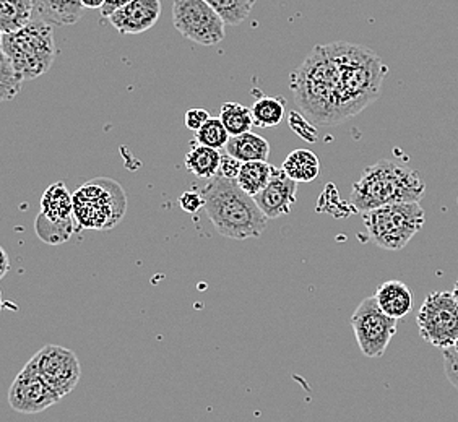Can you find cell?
Here are the masks:
<instances>
[{
    "label": "cell",
    "mask_w": 458,
    "mask_h": 422,
    "mask_svg": "<svg viewBox=\"0 0 458 422\" xmlns=\"http://www.w3.org/2000/svg\"><path fill=\"white\" fill-rule=\"evenodd\" d=\"M0 43L2 54L9 57L25 81L45 75L55 61L53 25L38 18L18 31L2 33Z\"/></svg>",
    "instance_id": "5"
},
{
    "label": "cell",
    "mask_w": 458,
    "mask_h": 422,
    "mask_svg": "<svg viewBox=\"0 0 458 422\" xmlns=\"http://www.w3.org/2000/svg\"><path fill=\"white\" fill-rule=\"evenodd\" d=\"M33 18L53 27H67L85 15V5L77 0H33Z\"/></svg>",
    "instance_id": "16"
},
{
    "label": "cell",
    "mask_w": 458,
    "mask_h": 422,
    "mask_svg": "<svg viewBox=\"0 0 458 422\" xmlns=\"http://www.w3.org/2000/svg\"><path fill=\"white\" fill-rule=\"evenodd\" d=\"M41 210L35 221L36 236L49 246L67 242L79 228L73 213V195L62 181L46 189L41 197Z\"/></svg>",
    "instance_id": "8"
},
{
    "label": "cell",
    "mask_w": 458,
    "mask_h": 422,
    "mask_svg": "<svg viewBox=\"0 0 458 422\" xmlns=\"http://www.w3.org/2000/svg\"><path fill=\"white\" fill-rule=\"evenodd\" d=\"M77 2H81V0H77Z\"/></svg>",
    "instance_id": "38"
},
{
    "label": "cell",
    "mask_w": 458,
    "mask_h": 422,
    "mask_svg": "<svg viewBox=\"0 0 458 422\" xmlns=\"http://www.w3.org/2000/svg\"><path fill=\"white\" fill-rule=\"evenodd\" d=\"M416 322L424 342L441 350L454 348L458 342V300L454 292L428 294Z\"/></svg>",
    "instance_id": "9"
},
{
    "label": "cell",
    "mask_w": 458,
    "mask_h": 422,
    "mask_svg": "<svg viewBox=\"0 0 458 422\" xmlns=\"http://www.w3.org/2000/svg\"><path fill=\"white\" fill-rule=\"evenodd\" d=\"M220 119L231 137L250 132L254 125L252 111L239 103H225L221 107Z\"/></svg>",
    "instance_id": "24"
},
{
    "label": "cell",
    "mask_w": 458,
    "mask_h": 422,
    "mask_svg": "<svg viewBox=\"0 0 458 422\" xmlns=\"http://www.w3.org/2000/svg\"><path fill=\"white\" fill-rule=\"evenodd\" d=\"M442 358H444L445 377L449 378L450 384L458 390V350L455 348L442 350Z\"/></svg>",
    "instance_id": "29"
},
{
    "label": "cell",
    "mask_w": 458,
    "mask_h": 422,
    "mask_svg": "<svg viewBox=\"0 0 458 422\" xmlns=\"http://www.w3.org/2000/svg\"><path fill=\"white\" fill-rule=\"evenodd\" d=\"M283 171L296 182H312L320 173L318 158L309 150H294L283 161Z\"/></svg>",
    "instance_id": "20"
},
{
    "label": "cell",
    "mask_w": 458,
    "mask_h": 422,
    "mask_svg": "<svg viewBox=\"0 0 458 422\" xmlns=\"http://www.w3.org/2000/svg\"><path fill=\"white\" fill-rule=\"evenodd\" d=\"M426 215L418 202L392 203L362 213L370 241L386 250H402L423 229Z\"/></svg>",
    "instance_id": "7"
},
{
    "label": "cell",
    "mask_w": 458,
    "mask_h": 422,
    "mask_svg": "<svg viewBox=\"0 0 458 422\" xmlns=\"http://www.w3.org/2000/svg\"><path fill=\"white\" fill-rule=\"evenodd\" d=\"M173 25L197 45H218L226 36L225 20L207 0H174Z\"/></svg>",
    "instance_id": "10"
},
{
    "label": "cell",
    "mask_w": 458,
    "mask_h": 422,
    "mask_svg": "<svg viewBox=\"0 0 458 422\" xmlns=\"http://www.w3.org/2000/svg\"><path fill=\"white\" fill-rule=\"evenodd\" d=\"M457 203H458V197H457Z\"/></svg>",
    "instance_id": "39"
},
{
    "label": "cell",
    "mask_w": 458,
    "mask_h": 422,
    "mask_svg": "<svg viewBox=\"0 0 458 422\" xmlns=\"http://www.w3.org/2000/svg\"><path fill=\"white\" fill-rule=\"evenodd\" d=\"M202 195L205 213L223 238L246 241L264 234L268 218L236 181L213 177L203 187Z\"/></svg>",
    "instance_id": "2"
},
{
    "label": "cell",
    "mask_w": 458,
    "mask_h": 422,
    "mask_svg": "<svg viewBox=\"0 0 458 422\" xmlns=\"http://www.w3.org/2000/svg\"><path fill=\"white\" fill-rule=\"evenodd\" d=\"M2 257H4V260H2V264H4V266H2V272H0V276L4 278L5 276V273H7V266H9V258H7V254H5V250L2 249Z\"/></svg>",
    "instance_id": "35"
},
{
    "label": "cell",
    "mask_w": 458,
    "mask_h": 422,
    "mask_svg": "<svg viewBox=\"0 0 458 422\" xmlns=\"http://www.w3.org/2000/svg\"><path fill=\"white\" fill-rule=\"evenodd\" d=\"M23 81L25 80L18 75L9 57L0 53V99L12 101L13 97H17Z\"/></svg>",
    "instance_id": "27"
},
{
    "label": "cell",
    "mask_w": 458,
    "mask_h": 422,
    "mask_svg": "<svg viewBox=\"0 0 458 422\" xmlns=\"http://www.w3.org/2000/svg\"><path fill=\"white\" fill-rule=\"evenodd\" d=\"M208 119H210V113H208V111L199 109V107L189 109V111L185 113V127H187L189 131H192V132H197V131L202 129L205 123L208 122Z\"/></svg>",
    "instance_id": "31"
},
{
    "label": "cell",
    "mask_w": 458,
    "mask_h": 422,
    "mask_svg": "<svg viewBox=\"0 0 458 422\" xmlns=\"http://www.w3.org/2000/svg\"><path fill=\"white\" fill-rule=\"evenodd\" d=\"M454 296H455V298H457L458 300V282L455 283V288H454Z\"/></svg>",
    "instance_id": "36"
},
{
    "label": "cell",
    "mask_w": 458,
    "mask_h": 422,
    "mask_svg": "<svg viewBox=\"0 0 458 422\" xmlns=\"http://www.w3.org/2000/svg\"><path fill=\"white\" fill-rule=\"evenodd\" d=\"M226 153L239 159L241 163L267 161L270 156V143L257 133H241L229 139Z\"/></svg>",
    "instance_id": "18"
},
{
    "label": "cell",
    "mask_w": 458,
    "mask_h": 422,
    "mask_svg": "<svg viewBox=\"0 0 458 422\" xmlns=\"http://www.w3.org/2000/svg\"><path fill=\"white\" fill-rule=\"evenodd\" d=\"M344 71L342 121L360 114L380 95L382 81L387 73L379 55L368 47L352 43H332Z\"/></svg>",
    "instance_id": "4"
},
{
    "label": "cell",
    "mask_w": 458,
    "mask_h": 422,
    "mask_svg": "<svg viewBox=\"0 0 458 422\" xmlns=\"http://www.w3.org/2000/svg\"><path fill=\"white\" fill-rule=\"evenodd\" d=\"M179 207L185 213L195 215L200 208H205V198H203L202 192H195V190L182 192V195L179 197Z\"/></svg>",
    "instance_id": "30"
},
{
    "label": "cell",
    "mask_w": 458,
    "mask_h": 422,
    "mask_svg": "<svg viewBox=\"0 0 458 422\" xmlns=\"http://www.w3.org/2000/svg\"><path fill=\"white\" fill-rule=\"evenodd\" d=\"M454 348H455V350H458V342H457V344H455V346H454Z\"/></svg>",
    "instance_id": "37"
},
{
    "label": "cell",
    "mask_w": 458,
    "mask_h": 422,
    "mask_svg": "<svg viewBox=\"0 0 458 422\" xmlns=\"http://www.w3.org/2000/svg\"><path fill=\"white\" fill-rule=\"evenodd\" d=\"M290 125L294 133L300 135L302 140L309 141V143L318 140V131L306 115L293 111L290 114Z\"/></svg>",
    "instance_id": "28"
},
{
    "label": "cell",
    "mask_w": 458,
    "mask_h": 422,
    "mask_svg": "<svg viewBox=\"0 0 458 422\" xmlns=\"http://www.w3.org/2000/svg\"><path fill=\"white\" fill-rule=\"evenodd\" d=\"M298 182L293 181L283 169L274 167V174L260 194L254 197L259 208L268 220H276L290 215L293 205L298 202Z\"/></svg>",
    "instance_id": "14"
},
{
    "label": "cell",
    "mask_w": 458,
    "mask_h": 422,
    "mask_svg": "<svg viewBox=\"0 0 458 422\" xmlns=\"http://www.w3.org/2000/svg\"><path fill=\"white\" fill-rule=\"evenodd\" d=\"M426 184L420 174L394 161L382 159L366 167L352 190V207L361 213L392 203L421 202Z\"/></svg>",
    "instance_id": "3"
},
{
    "label": "cell",
    "mask_w": 458,
    "mask_h": 422,
    "mask_svg": "<svg viewBox=\"0 0 458 422\" xmlns=\"http://www.w3.org/2000/svg\"><path fill=\"white\" fill-rule=\"evenodd\" d=\"M241 167H242V163L226 153V155L221 156V166L218 176L229 179V181H236L239 173H241Z\"/></svg>",
    "instance_id": "32"
},
{
    "label": "cell",
    "mask_w": 458,
    "mask_h": 422,
    "mask_svg": "<svg viewBox=\"0 0 458 422\" xmlns=\"http://www.w3.org/2000/svg\"><path fill=\"white\" fill-rule=\"evenodd\" d=\"M192 148L185 155V167L191 174L200 179H213L218 176L221 166V153L210 147L192 141Z\"/></svg>",
    "instance_id": "19"
},
{
    "label": "cell",
    "mask_w": 458,
    "mask_h": 422,
    "mask_svg": "<svg viewBox=\"0 0 458 422\" xmlns=\"http://www.w3.org/2000/svg\"><path fill=\"white\" fill-rule=\"evenodd\" d=\"M254 125L259 129L276 127L284 119V99L283 97H264L257 99L250 107Z\"/></svg>",
    "instance_id": "23"
},
{
    "label": "cell",
    "mask_w": 458,
    "mask_h": 422,
    "mask_svg": "<svg viewBox=\"0 0 458 422\" xmlns=\"http://www.w3.org/2000/svg\"><path fill=\"white\" fill-rule=\"evenodd\" d=\"M61 396L54 390L38 370L27 362L9 390V405L21 414L43 413L47 408L59 403Z\"/></svg>",
    "instance_id": "13"
},
{
    "label": "cell",
    "mask_w": 458,
    "mask_h": 422,
    "mask_svg": "<svg viewBox=\"0 0 458 422\" xmlns=\"http://www.w3.org/2000/svg\"><path fill=\"white\" fill-rule=\"evenodd\" d=\"M274 167L272 165H268L267 161L242 163L236 182L247 195L256 197L270 182L272 174H274Z\"/></svg>",
    "instance_id": "22"
},
{
    "label": "cell",
    "mask_w": 458,
    "mask_h": 422,
    "mask_svg": "<svg viewBox=\"0 0 458 422\" xmlns=\"http://www.w3.org/2000/svg\"><path fill=\"white\" fill-rule=\"evenodd\" d=\"M81 4L85 5V9H103V5L106 4V0H81Z\"/></svg>",
    "instance_id": "34"
},
{
    "label": "cell",
    "mask_w": 458,
    "mask_h": 422,
    "mask_svg": "<svg viewBox=\"0 0 458 422\" xmlns=\"http://www.w3.org/2000/svg\"><path fill=\"white\" fill-rule=\"evenodd\" d=\"M220 13L226 25L242 23L254 9L256 0H207Z\"/></svg>",
    "instance_id": "25"
},
{
    "label": "cell",
    "mask_w": 458,
    "mask_h": 422,
    "mask_svg": "<svg viewBox=\"0 0 458 422\" xmlns=\"http://www.w3.org/2000/svg\"><path fill=\"white\" fill-rule=\"evenodd\" d=\"M28 362L61 398L72 393L79 385L81 367L77 354L72 350L57 344H46Z\"/></svg>",
    "instance_id": "12"
},
{
    "label": "cell",
    "mask_w": 458,
    "mask_h": 422,
    "mask_svg": "<svg viewBox=\"0 0 458 422\" xmlns=\"http://www.w3.org/2000/svg\"><path fill=\"white\" fill-rule=\"evenodd\" d=\"M352 328L364 356L382 358L397 333V318L388 316L372 296L362 300L354 310Z\"/></svg>",
    "instance_id": "11"
},
{
    "label": "cell",
    "mask_w": 458,
    "mask_h": 422,
    "mask_svg": "<svg viewBox=\"0 0 458 422\" xmlns=\"http://www.w3.org/2000/svg\"><path fill=\"white\" fill-rule=\"evenodd\" d=\"M131 2H132V0H106V4H105L103 9H101V15L109 18L114 13L115 10L121 9V7L131 4Z\"/></svg>",
    "instance_id": "33"
},
{
    "label": "cell",
    "mask_w": 458,
    "mask_h": 422,
    "mask_svg": "<svg viewBox=\"0 0 458 422\" xmlns=\"http://www.w3.org/2000/svg\"><path fill=\"white\" fill-rule=\"evenodd\" d=\"M290 87L301 114L318 125L342 123L344 71L332 45L314 47L291 72Z\"/></svg>",
    "instance_id": "1"
},
{
    "label": "cell",
    "mask_w": 458,
    "mask_h": 422,
    "mask_svg": "<svg viewBox=\"0 0 458 422\" xmlns=\"http://www.w3.org/2000/svg\"><path fill=\"white\" fill-rule=\"evenodd\" d=\"M125 211V190L109 177L91 179L73 194V213L80 229L109 231L123 221Z\"/></svg>",
    "instance_id": "6"
},
{
    "label": "cell",
    "mask_w": 458,
    "mask_h": 422,
    "mask_svg": "<svg viewBox=\"0 0 458 422\" xmlns=\"http://www.w3.org/2000/svg\"><path fill=\"white\" fill-rule=\"evenodd\" d=\"M33 0H0V30L13 33L33 20Z\"/></svg>",
    "instance_id": "21"
},
{
    "label": "cell",
    "mask_w": 458,
    "mask_h": 422,
    "mask_svg": "<svg viewBox=\"0 0 458 422\" xmlns=\"http://www.w3.org/2000/svg\"><path fill=\"white\" fill-rule=\"evenodd\" d=\"M161 17L159 0H132L109 17L111 25L123 35H140L157 25Z\"/></svg>",
    "instance_id": "15"
},
{
    "label": "cell",
    "mask_w": 458,
    "mask_h": 422,
    "mask_svg": "<svg viewBox=\"0 0 458 422\" xmlns=\"http://www.w3.org/2000/svg\"><path fill=\"white\" fill-rule=\"evenodd\" d=\"M376 300L379 308L392 318H403L413 308V294L405 283L392 280L380 284L376 291Z\"/></svg>",
    "instance_id": "17"
},
{
    "label": "cell",
    "mask_w": 458,
    "mask_h": 422,
    "mask_svg": "<svg viewBox=\"0 0 458 422\" xmlns=\"http://www.w3.org/2000/svg\"><path fill=\"white\" fill-rule=\"evenodd\" d=\"M229 139H231V135L226 131V127L221 122L220 117L218 119L210 117L208 122L205 123L200 131L195 132L197 143L205 145V147H210V148H215V150L226 148Z\"/></svg>",
    "instance_id": "26"
}]
</instances>
